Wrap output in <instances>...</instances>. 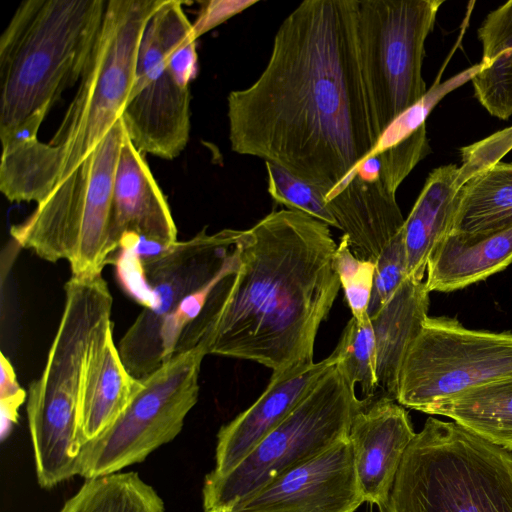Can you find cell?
<instances>
[{
    "instance_id": "cell-23",
    "label": "cell",
    "mask_w": 512,
    "mask_h": 512,
    "mask_svg": "<svg viewBox=\"0 0 512 512\" xmlns=\"http://www.w3.org/2000/svg\"><path fill=\"white\" fill-rule=\"evenodd\" d=\"M424 413L448 417L512 454V377L463 391Z\"/></svg>"
},
{
    "instance_id": "cell-7",
    "label": "cell",
    "mask_w": 512,
    "mask_h": 512,
    "mask_svg": "<svg viewBox=\"0 0 512 512\" xmlns=\"http://www.w3.org/2000/svg\"><path fill=\"white\" fill-rule=\"evenodd\" d=\"M125 135L120 118L32 214L11 227L18 246L48 262L68 261L74 277L101 275L114 252L112 192Z\"/></svg>"
},
{
    "instance_id": "cell-2",
    "label": "cell",
    "mask_w": 512,
    "mask_h": 512,
    "mask_svg": "<svg viewBox=\"0 0 512 512\" xmlns=\"http://www.w3.org/2000/svg\"><path fill=\"white\" fill-rule=\"evenodd\" d=\"M329 227L285 208L244 230L234 283L186 351L254 361L271 376L313 362L319 327L341 287Z\"/></svg>"
},
{
    "instance_id": "cell-18",
    "label": "cell",
    "mask_w": 512,
    "mask_h": 512,
    "mask_svg": "<svg viewBox=\"0 0 512 512\" xmlns=\"http://www.w3.org/2000/svg\"><path fill=\"white\" fill-rule=\"evenodd\" d=\"M326 204L355 256L376 261L404 226L405 219L381 179L368 181L350 172L326 196Z\"/></svg>"
},
{
    "instance_id": "cell-3",
    "label": "cell",
    "mask_w": 512,
    "mask_h": 512,
    "mask_svg": "<svg viewBox=\"0 0 512 512\" xmlns=\"http://www.w3.org/2000/svg\"><path fill=\"white\" fill-rule=\"evenodd\" d=\"M163 1L107 0L91 58L51 140L2 146L0 190L8 200H45L121 118L142 34Z\"/></svg>"
},
{
    "instance_id": "cell-15",
    "label": "cell",
    "mask_w": 512,
    "mask_h": 512,
    "mask_svg": "<svg viewBox=\"0 0 512 512\" xmlns=\"http://www.w3.org/2000/svg\"><path fill=\"white\" fill-rule=\"evenodd\" d=\"M416 433L405 407L386 397L368 400L355 414L348 440L365 502L379 510L385 506Z\"/></svg>"
},
{
    "instance_id": "cell-5",
    "label": "cell",
    "mask_w": 512,
    "mask_h": 512,
    "mask_svg": "<svg viewBox=\"0 0 512 512\" xmlns=\"http://www.w3.org/2000/svg\"><path fill=\"white\" fill-rule=\"evenodd\" d=\"M64 289V309L45 367L27 393L36 475L46 489L77 475L84 371L95 338L112 322L113 298L101 275L71 276Z\"/></svg>"
},
{
    "instance_id": "cell-30",
    "label": "cell",
    "mask_w": 512,
    "mask_h": 512,
    "mask_svg": "<svg viewBox=\"0 0 512 512\" xmlns=\"http://www.w3.org/2000/svg\"><path fill=\"white\" fill-rule=\"evenodd\" d=\"M333 268L338 275L352 317L359 323L366 322L369 319L367 311L374 283L375 262L355 256L346 237L342 236L334 252Z\"/></svg>"
},
{
    "instance_id": "cell-6",
    "label": "cell",
    "mask_w": 512,
    "mask_h": 512,
    "mask_svg": "<svg viewBox=\"0 0 512 512\" xmlns=\"http://www.w3.org/2000/svg\"><path fill=\"white\" fill-rule=\"evenodd\" d=\"M380 512H512V454L429 417L407 448Z\"/></svg>"
},
{
    "instance_id": "cell-32",
    "label": "cell",
    "mask_w": 512,
    "mask_h": 512,
    "mask_svg": "<svg viewBox=\"0 0 512 512\" xmlns=\"http://www.w3.org/2000/svg\"><path fill=\"white\" fill-rule=\"evenodd\" d=\"M511 149L512 126L462 148V165L458 173L460 188L473 176L499 163Z\"/></svg>"
},
{
    "instance_id": "cell-13",
    "label": "cell",
    "mask_w": 512,
    "mask_h": 512,
    "mask_svg": "<svg viewBox=\"0 0 512 512\" xmlns=\"http://www.w3.org/2000/svg\"><path fill=\"white\" fill-rule=\"evenodd\" d=\"M189 87L180 86L168 68L157 19H149L141 37L132 85L121 119L133 145L171 160L190 135Z\"/></svg>"
},
{
    "instance_id": "cell-14",
    "label": "cell",
    "mask_w": 512,
    "mask_h": 512,
    "mask_svg": "<svg viewBox=\"0 0 512 512\" xmlns=\"http://www.w3.org/2000/svg\"><path fill=\"white\" fill-rule=\"evenodd\" d=\"M364 502L347 438L223 511L355 512Z\"/></svg>"
},
{
    "instance_id": "cell-21",
    "label": "cell",
    "mask_w": 512,
    "mask_h": 512,
    "mask_svg": "<svg viewBox=\"0 0 512 512\" xmlns=\"http://www.w3.org/2000/svg\"><path fill=\"white\" fill-rule=\"evenodd\" d=\"M429 293L425 282L407 277L370 317L376 344V397L396 401L405 355L428 317Z\"/></svg>"
},
{
    "instance_id": "cell-10",
    "label": "cell",
    "mask_w": 512,
    "mask_h": 512,
    "mask_svg": "<svg viewBox=\"0 0 512 512\" xmlns=\"http://www.w3.org/2000/svg\"><path fill=\"white\" fill-rule=\"evenodd\" d=\"M244 230L206 227L193 238L142 257L153 307L143 308L121 338L118 351L128 371L144 380L163 364L160 332L164 320L189 295L239 271Z\"/></svg>"
},
{
    "instance_id": "cell-28",
    "label": "cell",
    "mask_w": 512,
    "mask_h": 512,
    "mask_svg": "<svg viewBox=\"0 0 512 512\" xmlns=\"http://www.w3.org/2000/svg\"><path fill=\"white\" fill-rule=\"evenodd\" d=\"M337 366L349 382L359 384L363 399H374L377 393L376 344L370 318L359 323L352 317L346 324L334 349Z\"/></svg>"
},
{
    "instance_id": "cell-9",
    "label": "cell",
    "mask_w": 512,
    "mask_h": 512,
    "mask_svg": "<svg viewBox=\"0 0 512 512\" xmlns=\"http://www.w3.org/2000/svg\"><path fill=\"white\" fill-rule=\"evenodd\" d=\"M444 0H358L362 76L377 139L427 92L425 41Z\"/></svg>"
},
{
    "instance_id": "cell-11",
    "label": "cell",
    "mask_w": 512,
    "mask_h": 512,
    "mask_svg": "<svg viewBox=\"0 0 512 512\" xmlns=\"http://www.w3.org/2000/svg\"><path fill=\"white\" fill-rule=\"evenodd\" d=\"M205 356L199 347L174 354L141 380V389L115 423L81 446L77 475L90 479L117 473L172 441L198 401V378Z\"/></svg>"
},
{
    "instance_id": "cell-24",
    "label": "cell",
    "mask_w": 512,
    "mask_h": 512,
    "mask_svg": "<svg viewBox=\"0 0 512 512\" xmlns=\"http://www.w3.org/2000/svg\"><path fill=\"white\" fill-rule=\"evenodd\" d=\"M484 68L472 79L480 104L497 118L512 116V0L491 11L478 29Z\"/></svg>"
},
{
    "instance_id": "cell-35",
    "label": "cell",
    "mask_w": 512,
    "mask_h": 512,
    "mask_svg": "<svg viewBox=\"0 0 512 512\" xmlns=\"http://www.w3.org/2000/svg\"><path fill=\"white\" fill-rule=\"evenodd\" d=\"M213 512H225V511H213Z\"/></svg>"
},
{
    "instance_id": "cell-34",
    "label": "cell",
    "mask_w": 512,
    "mask_h": 512,
    "mask_svg": "<svg viewBox=\"0 0 512 512\" xmlns=\"http://www.w3.org/2000/svg\"><path fill=\"white\" fill-rule=\"evenodd\" d=\"M257 2L258 1L251 0H211L203 2L198 17L194 23H192L195 38L197 39Z\"/></svg>"
},
{
    "instance_id": "cell-12",
    "label": "cell",
    "mask_w": 512,
    "mask_h": 512,
    "mask_svg": "<svg viewBox=\"0 0 512 512\" xmlns=\"http://www.w3.org/2000/svg\"><path fill=\"white\" fill-rule=\"evenodd\" d=\"M512 377V333L473 330L427 317L408 348L396 401L425 412L463 391Z\"/></svg>"
},
{
    "instance_id": "cell-20",
    "label": "cell",
    "mask_w": 512,
    "mask_h": 512,
    "mask_svg": "<svg viewBox=\"0 0 512 512\" xmlns=\"http://www.w3.org/2000/svg\"><path fill=\"white\" fill-rule=\"evenodd\" d=\"M512 263V222L488 230L450 232L431 253L425 285L451 292L505 269Z\"/></svg>"
},
{
    "instance_id": "cell-25",
    "label": "cell",
    "mask_w": 512,
    "mask_h": 512,
    "mask_svg": "<svg viewBox=\"0 0 512 512\" xmlns=\"http://www.w3.org/2000/svg\"><path fill=\"white\" fill-rule=\"evenodd\" d=\"M511 222L512 163L499 162L459 189L451 232L473 233Z\"/></svg>"
},
{
    "instance_id": "cell-1",
    "label": "cell",
    "mask_w": 512,
    "mask_h": 512,
    "mask_svg": "<svg viewBox=\"0 0 512 512\" xmlns=\"http://www.w3.org/2000/svg\"><path fill=\"white\" fill-rule=\"evenodd\" d=\"M358 0H306L281 23L265 69L227 97L233 152L329 192L378 141L362 76ZM326 198V197H325Z\"/></svg>"
},
{
    "instance_id": "cell-29",
    "label": "cell",
    "mask_w": 512,
    "mask_h": 512,
    "mask_svg": "<svg viewBox=\"0 0 512 512\" xmlns=\"http://www.w3.org/2000/svg\"><path fill=\"white\" fill-rule=\"evenodd\" d=\"M265 167L267 190L275 202L338 229V224L326 204V192L323 189L293 176L270 162H265Z\"/></svg>"
},
{
    "instance_id": "cell-33",
    "label": "cell",
    "mask_w": 512,
    "mask_h": 512,
    "mask_svg": "<svg viewBox=\"0 0 512 512\" xmlns=\"http://www.w3.org/2000/svg\"><path fill=\"white\" fill-rule=\"evenodd\" d=\"M0 365L1 427L2 436L4 437L16 421L18 409L23 404L27 394L19 385L15 370L4 353L1 354Z\"/></svg>"
},
{
    "instance_id": "cell-26",
    "label": "cell",
    "mask_w": 512,
    "mask_h": 512,
    "mask_svg": "<svg viewBox=\"0 0 512 512\" xmlns=\"http://www.w3.org/2000/svg\"><path fill=\"white\" fill-rule=\"evenodd\" d=\"M59 512H165L163 500L137 473L86 479Z\"/></svg>"
},
{
    "instance_id": "cell-16",
    "label": "cell",
    "mask_w": 512,
    "mask_h": 512,
    "mask_svg": "<svg viewBox=\"0 0 512 512\" xmlns=\"http://www.w3.org/2000/svg\"><path fill=\"white\" fill-rule=\"evenodd\" d=\"M338 362L334 350L319 362L298 365L271 376L259 398L217 434L215 468L223 475L246 455L303 401L322 377Z\"/></svg>"
},
{
    "instance_id": "cell-17",
    "label": "cell",
    "mask_w": 512,
    "mask_h": 512,
    "mask_svg": "<svg viewBox=\"0 0 512 512\" xmlns=\"http://www.w3.org/2000/svg\"><path fill=\"white\" fill-rule=\"evenodd\" d=\"M134 234L162 247L177 243L169 205L144 155L124 137L112 192L110 243L115 252L122 237Z\"/></svg>"
},
{
    "instance_id": "cell-19",
    "label": "cell",
    "mask_w": 512,
    "mask_h": 512,
    "mask_svg": "<svg viewBox=\"0 0 512 512\" xmlns=\"http://www.w3.org/2000/svg\"><path fill=\"white\" fill-rule=\"evenodd\" d=\"M142 387L124 365L113 339V323L95 338L87 359L79 417V448L110 428Z\"/></svg>"
},
{
    "instance_id": "cell-27",
    "label": "cell",
    "mask_w": 512,
    "mask_h": 512,
    "mask_svg": "<svg viewBox=\"0 0 512 512\" xmlns=\"http://www.w3.org/2000/svg\"><path fill=\"white\" fill-rule=\"evenodd\" d=\"M484 68L482 62L475 64L444 82L439 77L425 95L413 106L398 116L381 134L376 146L368 154H378L391 147L412 140L428 139L426 119L434 107L450 92L472 79ZM367 155V156H368ZM366 156V157H367Z\"/></svg>"
},
{
    "instance_id": "cell-31",
    "label": "cell",
    "mask_w": 512,
    "mask_h": 512,
    "mask_svg": "<svg viewBox=\"0 0 512 512\" xmlns=\"http://www.w3.org/2000/svg\"><path fill=\"white\" fill-rule=\"evenodd\" d=\"M407 278V257L402 229L382 249L375 261V275L368 307L369 318L376 314Z\"/></svg>"
},
{
    "instance_id": "cell-8",
    "label": "cell",
    "mask_w": 512,
    "mask_h": 512,
    "mask_svg": "<svg viewBox=\"0 0 512 512\" xmlns=\"http://www.w3.org/2000/svg\"><path fill=\"white\" fill-rule=\"evenodd\" d=\"M370 399H359L340 368L333 366L315 388L237 466L208 473L205 512L223 511L278 476L348 438L355 414Z\"/></svg>"
},
{
    "instance_id": "cell-4",
    "label": "cell",
    "mask_w": 512,
    "mask_h": 512,
    "mask_svg": "<svg viewBox=\"0 0 512 512\" xmlns=\"http://www.w3.org/2000/svg\"><path fill=\"white\" fill-rule=\"evenodd\" d=\"M107 0H25L0 37V134L49 112L79 82Z\"/></svg>"
},
{
    "instance_id": "cell-22",
    "label": "cell",
    "mask_w": 512,
    "mask_h": 512,
    "mask_svg": "<svg viewBox=\"0 0 512 512\" xmlns=\"http://www.w3.org/2000/svg\"><path fill=\"white\" fill-rule=\"evenodd\" d=\"M459 167L434 169L405 219L404 242L407 277L422 281L428 260L437 245L451 232L456 206Z\"/></svg>"
}]
</instances>
